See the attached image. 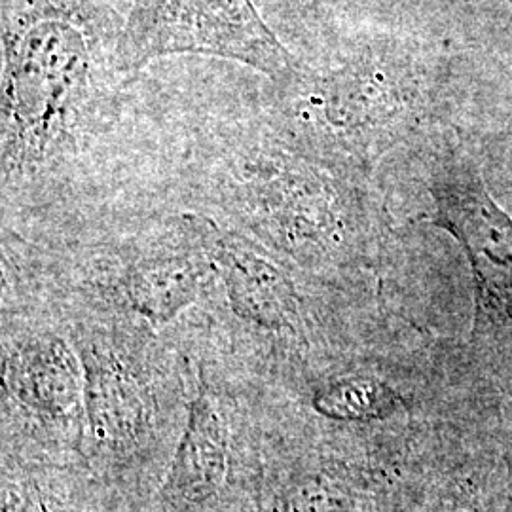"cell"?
Segmentation results:
<instances>
[{
    "label": "cell",
    "instance_id": "obj_1",
    "mask_svg": "<svg viewBox=\"0 0 512 512\" xmlns=\"http://www.w3.org/2000/svg\"><path fill=\"white\" fill-rule=\"evenodd\" d=\"M110 74H124L90 0H2V165L50 164L92 126Z\"/></svg>",
    "mask_w": 512,
    "mask_h": 512
},
{
    "label": "cell",
    "instance_id": "obj_2",
    "mask_svg": "<svg viewBox=\"0 0 512 512\" xmlns=\"http://www.w3.org/2000/svg\"><path fill=\"white\" fill-rule=\"evenodd\" d=\"M222 194L245 224L294 253L325 247L344 230V203L317 158L274 124L266 137L232 150Z\"/></svg>",
    "mask_w": 512,
    "mask_h": 512
},
{
    "label": "cell",
    "instance_id": "obj_3",
    "mask_svg": "<svg viewBox=\"0 0 512 512\" xmlns=\"http://www.w3.org/2000/svg\"><path fill=\"white\" fill-rule=\"evenodd\" d=\"M207 55L241 63L277 86L294 73V57L262 19L255 0H129L120 23L124 74L152 59Z\"/></svg>",
    "mask_w": 512,
    "mask_h": 512
},
{
    "label": "cell",
    "instance_id": "obj_4",
    "mask_svg": "<svg viewBox=\"0 0 512 512\" xmlns=\"http://www.w3.org/2000/svg\"><path fill=\"white\" fill-rule=\"evenodd\" d=\"M435 217L431 222L459 241L473 268L482 317H512V217L503 211L480 173L454 160L431 186Z\"/></svg>",
    "mask_w": 512,
    "mask_h": 512
},
{
    "label": "cell",
    "instance_id": "obj_5",
    "mask_svg": "<svg viewBox=\"0 0 512 512\" xmlns=\"http://www.w3.org/2000/svg\"><path fill=\"white\" fill-rule=\"evenodd\" d=\"M205 253L217 266L239 317L266 329H289L298 321V294L291 279L243 241L222 234L209 220L190 219Z\"/></svg>",
    "mask_w": 512,
    "mask_h": 512
},
{
    "label": "cell",
    "instance_id": "obj_6",
    "mask_svg": "<svg viewBox=\"0 0 512 512\" xmlns=\"http://www.w3.org/2000/svg\"><path fill=\"white\" fill-rule=\"evenodd\" d=\"M6 372L10 391L37 414L67 421L80 412L84 372L63 340L42 336L21 344L8 357Z\"/></svg>",
    "mask_w": 512,
    "mask_h": 512
},
{
    "label": "cell",
    "instance_id": "obj_7",
    "mask_svg": "<svg viewBox=\"0 0 512 512\" xmlns=\"http://www.w3.org/2000/svg\"><path fill=\"white\" fill-rule=\"evenodd\" d=\"M84 412L99 442H126L145 425V393L126 366L103 351H82Z\"/></svg>",
    "mask_w": 512,
    "mask_h": 512
},
{
    "label": "cell",
    "instance_id": "obj_8",
    "mask_svg": "<svg viewBox=\"0 0 512 512\" xmlns=\"http://www.w3.org/2000/svg\"><path fill=\"white\" fill-rule=\"evenodd\" d=\"M224 461V425L211 397L202 389L188 408V423L173 465L171 486L186 497L207 495L217 486Z\"/></svg>",
    "mask_w": 512,
    "mask_h": 512
},
{
    "label": "cell",
    "instance_id": "obj_9",
    "mask_svg": "<svg viewBox=\"0 0 512 512\" xmlns=\"http://www.w3.org/2000/svg\"><path fill=\"white\" fill-rule=\"evenodd\" d=\"M202 272L190 255L147 258L129 270V302L148 321L167 323L194 302Z\"/></svg>",
    "mask_w": 512,
    "mask_h": 512
},
{
    "label": "cell",
    "instance_id": "obj_10",
    "mask_svg": "<svg viewBox=\"0 0 512 512\" xmlns=\"http://www.w3.org/2000/svg\"><path fill=\"white\" fill-rule=\"evenodd\" d=\"M397 403L387 385L372 378H348L315 393L313 408L332 420L366 421L382 418Z\"/></svg>",
    "mask_w": 512,
    "mask_h": 512
}]
</instances>
